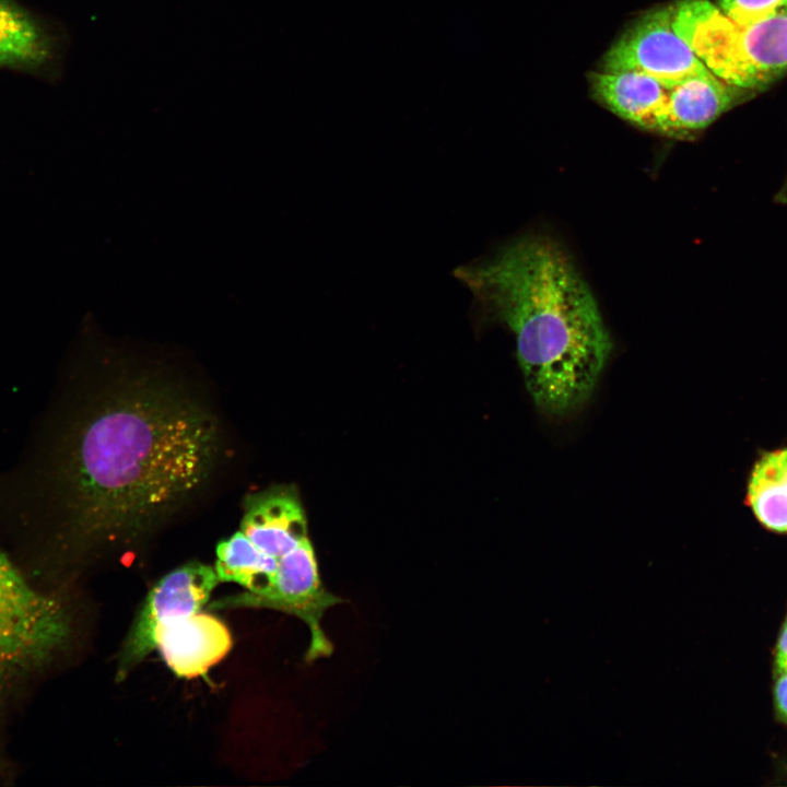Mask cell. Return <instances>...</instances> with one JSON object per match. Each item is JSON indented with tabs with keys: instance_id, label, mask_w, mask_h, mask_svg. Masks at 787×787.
I'll return each instance as SVG.
<instances>
[{
	"instance_id": "cell-6",
	"label": "cell",
	"mask_w": 787,
	"mask_h": 787,
	"mask_svg": "<svg viewBox=\"0 0 787 787\" xmlns=\"http://www.w3.org/2000/svg\"><path fill=\"white\" fill-rule=\"evenodd\" d=\"M672 22L673 5L646 13L607 51L602 71L643 73L670 87L690 78H715Z\"/></svg>"
},
{
	"instance_id": "cell-2",
	"label": "cell",
	"mask_w": 787,
	"mask_h": 787,
	"mask_svg": "<svg viewBox=\"0 0 787 787\" xmlns=\"http://www.w3.org/2000/svg\"><path fill=\"white\" fill-rule=\"evenodd\" d=\"M455 277L480 318L515 336L526 389L543 414L566 418L590 399L613 344L590 289L557 244L524 236Z\"/></svg>"
},
{
	"instance_id": "cell-12",
	"label": "cell",
	"mask_w": 787,
	"mask_h": 787,
	"mask_svg": "<svg viewBox=\"0 0 787 787\" xmlns=\"http://www.w3.org/2000/svg\"><path fill=\"white\" fill-rule=\"evenodd\" d=\"M745 504L766 529L787 533V448L763 453L747 486Z\"/></svg>"
},
{
	"instance_id": "cell-9",
	"label": "cell",
	"mask_w": 787,
	"mask_h": 787,
	"mask_svg": "<svg viewBox=\"0 0 787 787\" xmlns=\"http://www.w3.org/2000/svg\"><path fill=\"white\" fill-rule=\"evenodd\" d=\"M240 531L261 551L281 559L307 539L306 518L289 486H273L245 498Z\"/></svg>"
},
{
	"instance_id": "cell-7",
	"label": "cell",
	"mask_w": 787,
	"mask_h": 787,
	"mask_svg": "<svg viewBox=\"0 0 787 787\" xmlns=\"http://www.w3.org/2000/svg\"><path fill=\"white\" fill-rule=\"evenodd\" d=\"M215 569L192 561L165 575L149 592L122 644L117 681L156 646L160 629L199 612L219 583Z\"/></svg>"
},
{
	"instance_id": "cell-16",
	"label": "cell",
	"mask_w": 787,
	"mask_h": 787,
	"mask_svg": "<svg viewBox=\"0 0 787 787\" xmlns=\"http://www.w3.org/2000/svg\"><path fill=\"white\" fill-rule=\"evenodd\" d=\"M775 702L779 716L787 723V671L779 673L776 681Z\"/></svg>"
},
{
	"instance_id": "cell-3",
	"label": "cell",
	"mask_w": 787,
	"mask_h": 787,
	"mask_svg": "<svg viewBox=\"0 0 787 787\" xmlns=\"http://www.w3.org/2000/svg\"><path fill=\"white\" fill-rule=\"evenodd\" d=\"M673 30L721 81L760 89L787 70V5L751 24H738L708 0L673 5Z\"/></svg>"
},
{
	"instance_id": "cell-11",
	"label": "cell",
	"mask_w": 787,
	"mask_h": 787,
	"mask_svg": "<svg viewBox=\"0 0 787 787\" xmlns=\"http://www.w3.org/2000/svg\"><path fill=\"white\" fill-rule=\"evenodd\" d=\"M594 96L621 118L650 131L667 104L670 86L637 72H594Z\"/></svg>"
},
{
	"instance_id": "cell-1",
	"label": "cell",
	"mask_w": 787,
	"mask_h": 787,
	"mask_svg": "<svg viewBox=\"0 0 787 787\" xmlns=\"http://www.w3.org/2000/svg\"><path fill=\"white\" fill-rule=\"evenodd\" d=\"M69 373L27 459L0 479V516L56 560L141 539L208 485L219 418L183 376Z\"/></svg>"
},
{
	"instance_id": "cell-15",
	"label": "cell",
	"mask_w": 787,
	"mask_h": 787,
	"mask_svg": "<svg viewBox=\"0 0 787 787\" xmlns=\"http://www.w3.org/2000/svg\"><path fill=\"white\" fill-rule=\"evenodd\" d=\"M787 5V0H719L718 8L733 22L744 25L763 20Z\"/></svg>"
},
{
	"instance_id": "cell-17",
	"label": "cell",
	"mask_w": 787,
	"mask_h": 787,
	"mask_svg": "<svg viewBox=\"0 0 787 787\" xmlns=\"http://www.w3.org/2000/svg\"><path fill=\"white\" fill-rule=\"evenodd\" d=\"M776 668L778 673L787 671V620L783 626L777 644Z\"/></svg>"
},
{
	"instance_id": "cell-13",
	"label": "cell",
	"mask_w": 787,
	"mask_h": 787,
	"mask_svg": "<svg viewBox=\"0 0 787 787\" xmlns=\"http://www.w3.org/2000/svg\"><path fill=\"white\" fill-rule=\"evenodd\" d=\"M47 32L12 0H0V68L37 69L49 61Z\"/></svg>"
},
{
	"instance_id": "cell-10",
	"label": "cell",
	"mask_w": 787,
	"mask_h": 787,
	"mask_svg": "<svg viewBox=\"0 0 787 787\" xmlns=\"http://www.w3.org/2000/svg\"><path fill=\"white\" fill-rule=\"evenodd\" d=\"M738 90L717 77L690 78L671 86L655 132L682 137L706 128L735 105Z\"/></svg>"
},
{
	"instance_id": "cell-14",
	"label": "cell",
	"mask_w": 787,
	"mask_h": 787,
	"mask_svg": "<svg viewBox=\"0 0 787 787\" xmlns=\"http://www.w3.org/2000/svg\"><path fill=\"white\" fill-rule=\"evenodd\" d=\"M215 573L220 582H233L248 591H261L275 578L279 560L257 548L242 531L216 547Z\"/></svg>"
},
{
	"instance_id": "cell-4",
	"label": "cell",
	"mask_w": 787,
	"mask_h": 787,
	"mask_svg": "<svg viewBox=\"0 0 787 787\" xmlns=\"http://www.w3.org/2000/svg\"><path fill=\"white\" fill-rule=\"evenodd\" d=\"M69 632L61 604L34 588L0 549V676L43 667Z\"/></svg>"
},
{
	"instance_id": "cell-8",
	"label": "cell",
	"mask_w": 787,
	"mask_h": 787,
	"mask_svg": "<svg viewBox=\"0 0 787 787\" xmlns=\"http://www.w3.org/2000/svg\"><path fill=\"white\" fill-rule=\"evenodd\" d=\"M231 647L226 625L215 615L200 611L163 626L156 634L155 648L180 678L205 676Z\"/></svg>"
},
{
	"instance_id": "cell-5",
	"label": "cell",
	"mask_w": 787,
	"mask_h": 787,
	"mask_svg": "<svg viewBox=\"0 0 787 787\" xmlns=\"http://www.w3.org/2000/svg\"><path fill=\"white\" fill-rule=\"evenodd\" d=\"M340 602L342 599L324 586L314 548L307 538L279 559L277 575L270 587L223 597L212 601L209 609L260 608L294 615L309 630L310 642L305 658L314 661L329 657L333 651L321 621L325 613Z\"/></svg>"
}]
</instances>
